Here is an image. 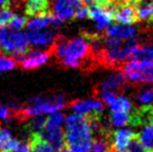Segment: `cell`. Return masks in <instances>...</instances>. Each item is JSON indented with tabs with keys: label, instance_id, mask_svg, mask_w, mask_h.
I'll return each instance as SVG.
<instances>
[{
	"label": "cell",
	"instance_id": "6da1fadb",
	"mask_svg": "<svg viewBox=\"0 0 153 152\" xmlns=\"http://www.w3.org/2000/svg\"><path fill=\"white\" fill-rule=\"evenodd\" d=\"M51 55L64 67L79 68L88 62L95 63L90 39L88 36H78L72 39L57 37L51 45Z\"/></svg>",
	"mask_w": 153,
	"mask_h": 152
},
{
	"label": "cell",
	"instance_id": "7a4b0ae2",
	"mask_svg": "<svg viewBox=\"0 0 153 152\" xmlns=\"http://www.w3.org/2000/svg\"><path fill=\"white\" fill-rule=\"evenodd\" d=\"M65 144L73 152H89L94 131L90 119L72 114L65 118Z\"/></svg>",
	"mask_w": 153,
	"mask_h": 152
},
{
	"label": "cell",
	"instance_id": "3957f363",
	"mask_svg": "<svg viewBox=\"0 0 153 152\" xmlns=\"http://www.w3.org/2000/svg\"><path fill=\"white\" fill-rule=\"evenodd\" d=\"M66 106V99L62 94L43 97L36 96L28 100L27 105L17 115L23 119L33 118L36 116L51 115L59 112Z\"/></svg>",
	"mask_w": 153,
	"mask_h": 152
},
{
	"label": "cell",
	"instance_id": "277c9868",
	"mask_svg": "<svg viewBox=\"0 0 153 152\" xmlns=\"http://www.w3.org/2000/svg\"><path fill=\"white\" fill-rule=\"evenodd\" d=\"M121 68L126 80L133 85L153 83V59H130Z\"/></svg>",
	"mask_w": 153,
	"mask_h": 152
},
{
	"label": "cell",
	"instance_id": "5b68a950",
	"mask_svg": "<svg viewBox=\"0 0 153 152\" xmlns=\"http://www.w3.org/2000/svg\"><path fill=\"white\" fill-rule=\"evenodd\" d=\"M0 48L8 54L19 57L29 50L27 36L22 30H14L10 27H0Z\"/></svg>",
	"mask_w": 153,
	"mask_h": 152
},
{
	"label": "cell",
	"instance_id": "8992f818",
	"mask_svg": "<svg viewBox=\"0 0 153 152\" xmlns=\"http://www.w3.org/2000/svg\"><path fill=\"white\" fill-rule=\"evenodd\" d=\"M70 108L74 112V114L87 118H98L102 117L104 106L102 101L99 99L90 98V99L74 100L71 102Z\"/></svg>",
	"mask_w": 153,
	"mask_h": 152
},
{
	"label": "cell",
	"instance_id": "52a82bcc",
	"mask_svg": "<svg viewBox=\"0 0 153 152\" xmlns=\"http://www.w3.org/2000/svg\"><path fill=\"white\" fill-rule=\"evenodd\" d=\"M88 18H90L95 23V30L98 33L105 30L111 25L113 21V13L108 5L92 3L91 6H89Z\"/></svg>",
	"mask_w": 153,
	"mask_h": 152
},
{
	"label": "cell",
	"instance_id": "ba28073f",
	"mask_svg": "<svg viewBox=\"0 0 153 152\" xmlns=\"http://www.w3.org/2000/svg\"><path fill=\"white\" fill-rule=\"evenodd\" d=\"M109 7L113 13V20H116L119 24L132 25L137 21L134 6L131 0H126L120 3L111 2Z\"/></svg>",
	"mask_w": 153,
	"mask_h": 152
},
{
	"label": "cell",
	"instance_id": "9c48e42d",
	"mask_svg": "<svg viewBox=\"0 0 153 152\" xmlns=\"http://www.w3.org/2000/svg\"><path fill=\"white\" fill-rule=\"evenodd\" d=\"M50 51L45 50H31L27 51L23 55L16 57V62L19 63L20 67L24 70H34L36 68L41 67L44 64L48 62L50 59Z\"/></svg>",
	"mask_w": 153,
	"mask_h": 152
},
{
	"label": "cell",
	"instance_id": "30bf717a",
	"mask_svg": "<svg viewBox=\"0 0 153 152\" xmlns=\"http://www.w3.org/2000/svg\"><path fill=\"white\" fill-rule=\"evenodd\" d=\"M80 4V0H53L51 15L61 22L68 21L75 18V13Z\"/></svg>",
	"mask_w": 153,
	"mask_h": 152
},
{
	"label": "cell",
	"instance_id": "8fae6325",
	"mask_svg": "<svg viewBox=\"0 0 153 152\" xmlns=\"http://www.w3.org/2000/svg\"><path fill=\"white\" fill-rule=\"evenodd\" d=\"M102 101L111 108V113H131L132 104L127 97L113 92H99Z\"/></svg>",
	"mask_w": 153,
	"mask_h": 152
},
{
	"label": "cell",
	"instance_id": "7c38bea8",
	"mask_svg": "<svg viewBox=\"0 0 153 152\" xmlns=\"http://www.w3.org/2000/svg\"><path fill=\"white\" fill-rule=\"evenodd\" d=\"M135 138L132 129L121 128L111 136V152H127L131 141Z\"/></svg>",
	"mask_w": 153,
	"mask_h": 152
},
{
	"label": "cell",
	"instance_id": "4fadbf2b",
	"mask_svg": "<svg viewBox=\"0 0 153 152\" xmlns=\"http://www.w3.org/2000/svg\"><path fill=\"white\" fill-rule=\"evenodd\" d=\"M26 36L29 44L38 47H46L52 45V43L57 38L55 31L48 28L42 30H28Z\"/></svg>",
	"mask_w": 153,
	"mask_h": 152
},
{
	"label": "cell",
	"instance_id": "5bb4252c",
	"mask_svg": "<svg viewBox=\"0 0 153 152\" xmlns=\"http://www.w3.org/2000/svg\"><path fill=\"white\" fill-rule=\"evenodd\" d=\"M126 85V78L120 72H115L107 76L104 80H102L99 83L97 87V93L99 92H113L118 93L121 91Z\"/></svg>",
	"mask_w": 153,
	"mask_h": 152
},
{
	"label": "cell",
	"instance_id": "9a60e30c",
	"mask_svg": "<svg viewBox=\"0 0 153 152\" xmlns=\"http://www.w3.org/2000/svg\"><path fill=\"white\" fill-rule=\"evenodd\" d=\"M61 23V21L57 20L53 15L47 13V14L31 17L29 20H27L26 26L28 30H42V29L48 28L49 26H57Z\"/></svg>",
	"mask_w": 153,
	"mask_h": 152
},
{
	"label": "cell",
	"instance_id": "2e32d148",
	"mask_svg": "<svg viewBox=\"0 0 153 152\" xmlns=\"http://www.w3.org/2000/svg\"><path fill=\"white\" fill-rule=\"evenodd\" d=\"M137 30L135 27L131 25H123V24H114L106 28L105 36L117 38L122 41H130L135 40Z\"/></svg>",
	"mask_w": 153,
	"mask_h": 152
},
{
	"label": "cell",
	"instance_id": "e0dca14e",
	"mask_svg": "<svg viewBox=\"0 0 153 152\" xmlns=\"http://www.w3.org/2000/svg\"><path fill=\"white\" fill-rule=\"evenodd\" d=\"M137 141L147 152H153V119L145 122L140 127Z\"/></svg>",
	"mask_w": 153,
	"mask_h": 152
},
{
	"label": "cell",
	"instance_id": "ac0fdd59",
	"mask_svg": "<svg viewBox=\"0 0 153 152\" xmlns=\"http://www.w3.org/2000/svg\"><path fill=\"white\" fill-rule=\"evenodd\" d=\"M40 136L53 147L55 151H62L65 148V136L62 128L59 129H44Z\"/></svg>",
	"mask_w": 153,
	"mask_h": 152
},
{
	"label": "cell",
	"instance_id": "d6986e66",
	"mask_svg": "<svg viewBox=\"0 0 153 152\" xmlns=\"http://www.w3.org/2000/svg\"><path fill=\"white\" fill-rule=\"evenodd\" d=\"M111 147L109 130H103L94 136L89 152H111Z\"/></svg>",
	"mask_w": 153,
	"mask_h": 152
},
{
	"label": "cell",
	"instance_id": "ffe728a7",
	"mask_svg": "<svg viewBox=\"0 0 153 152\" xmlns=\"http://www.w3.org/2000/svg\"><path fill=\"white\" fill-rule=\"evenodd\" d=\"M48 10L49 0H26L25 3V13L29 17L47 14Z\"/></svg>",
	"mask_w": 153,
	"mask_h": 152
},
{
	"label": "cell",
	"instance_id": "44dd1931",
	"mask_svg": "<svg viewBox=\"0 0 153 152\" xmlns=\"http://www.w3.org/2000/svg\"><path fill=\"white\" fill-rule=\"evenodd\" d=\"M29 146L30 152H55L53 147L48 142H46L40 136V133H31Z\"/></svg>",
	"mask_w": 153,
	"mask_h": 152
},
{
	"label": "cell",
	"instance_id": "7402d4cb",
	"mask_svg": "<svg viewBox=\"0 0 153 152\" xmlns=\"http://www.w3.org/2000/svg\"><path fill=\"white\" fill-rule=\"evenodd\" d=\"M137 59H153V45L137 44L133 48L132 57Z\"/></svg>",
	"mask_w": 153,
	"mask_h": 152
},
{
	"label": "cell",
	"instance_id": "603a6c76",
	"mask_svg": "<svg viewBox=\"0 0 153 152\" xmlns=\"http://www.w3.org/2000/svg\"><path fill=\"white\" fill-rule=\"evenodd\" d=\"M135 101L141 106H149L153 104V89L146 87L142 89L135 94Z\"/></svg>",
	"mask_w": 153,
	"mask_h": 152
},
{
	"label": "cell",
	"instance_id": "cb8c5ba5",
	"mask_svg": "<svg viewBox=\"0 0 153 152\" xmlns=\"http://www.w3.org/2000/svg\"><path fill=\"white\" fill-rule=\"evenodd\" d=\"M65 117L62 113H54L46 118V125L44 129H59L64 125Z\"/></svg>",
	"mask_w": 153,
	"mask_h": 152
},
{
	"label": "cell",
	"instance_id": "d4e9b609",
	"mask_svg": "<svg viewBox=\"0 0 153 152\" xmlns=\"http://www.w3.org/2000/svg\"><path fill=\"white\" fill-rule=\"evenodd\" d=\"M131 113H111V123L116 127H123L129 123Z\"/></svg>",
	"mask_w": 153,
	"mask_h": 152
},
{
	"label": "cell",
	"instance_id": "484cf974",
	"mask_svg": "<svg viewBox=\"0 0 153 152\" xmlns=\"http://www.w3.org/2000/svg\"><path fill=\"white\" fill-rule=\"evenodd\" d=\"M45 125H46V118L44 116H36L31 118L29 129L32 131L31 133H41L44 130Z\"/></svg>",
	"mask_w": 153,
	"mask_h": 152
},
{
	"label": "cell",
	"instance_id": "4316f807",
	"mask_svg": "<svg viewBox=\"0 0 153 152\" xmlns=\"http://www.w3.org/2000/svg\"><path fill=\"white\" fill-rule=\"evenodd\" d=\"M16 66V59L6 54H3V53H0V74L13 70Z\"/></svg>",
	"mask_w": 153,
	"mask_h": 152
},
{
	"label": "cell",
	"instance_id": "83f0119b",
	"mask_svg": "<svg viewBox=\"0 0 153 152\" xmlns=\"http://www.w3.org/2000/svg\"><path fill=\"white\" fill-rule=\"evenodd\" d=\"M18 114L17 110L12 105H5L0 103V120L3 122H8L14 116Z\"/></svg>",
	"mask_w": 153,
	"mask_h": 152
},
{
	"label": "cell",
	"instance_id": "f1b7e54d",
	"mask_svg": "<svg viewBox=\"0 0 153 152\" xmlns=\"http://www.w3.org/2000/svg\"><path fill=\"white\" fill-rule=\"evenodd\" d=\"M26 22L27 20L25 17L19 16V15H14L12 17V19H10L8 25H10V28L14 29V30H21L26 25Z\"/></svg>",
	"mask_w": 153,
	"mask_h": 152
},
{
	"label": "cell",
	"instance_id": "f546056e",
	"mask_svg": "<svg viewBox=\"0 0 153 152\" xmlns=\"http://www.w3.org/2000/svg\"><path fill=\"white\" fill-rule=\"evenodd\" d=\"M14 16V13L10 8L2 7L0 8V27L6 26L10 23L12 17Z\"/></svg>",
	"mask_w": 153,
	"mask_h": 152
},
{
	"label": "cell",
	"instance_id": "4dcf8cb0",
	"mask_svg": "<svg viewBox=\"0 0 153 152\" xmlns=\"http://www.w3.org/2000/svg\"><path fill=\"white\" fill-rule=\"evenodd\" d=\"M127 152H147L144 149V147L141 145V143L137 141V138H134L132 141H131L130 145L128 147V150Z\"/></svg>",
	"mask_w": 153,
	"mask_h": 152
},
{
	"label": "cell",
	"instance_id": "1f68e13d",
	"mask_svg": "<svg viewBox=\"0 0 153 152\" xmlns=\"http://www.w3.org/2000/svg\"><path fill=\"white\" fill-rule=\"evenodd\" d=\"M10 152H30V146L29 143L27 142H20L19 141L18 144L16 145L14 149H12Z\"/></svg>",
	"mask_w": 153,
	"mask_h": 152
},
{
	"label": "cell",
	"instance_id": "d6a6232c",
	"mask_svg": "<svg viewBox=\"0 0 153 152\" xmlns=\"http://www.w3.org/2000/svg\"><path fill=\"white\" fill-rule=\"evenodd\" d=\"M88 12H89V7H88L87 5L80 4L79 7L77 8L76 13H75V18H77V19L88 18Z\"/></svg>",
	"mask_w": 153,
	"mask_h": 152
},
{
	"label": "cell",
	"instance_id": "836d02e7",
	"mask_svg": "<svg viewBox=\"0 0 153 152\" xmlns=\"http://www.w3.org/2000/svg\"><path fill=\"white\" fill-rule=\"evenodd\" d=\"M85 3H100L102 5H108L111 3L109 0H81Z\"/></svg>",
	"mask_w": 153,
	"mask_h": 152
},
{
	"label": "cell",
	"instance_id": "e575fe53",
	"mask_svg": "<svg viewBox=\"0 0 153 152\" xmlns=\"http://www.w3.org/2000/svg\"><path fill=\"white\" fill-rule=\"evenodd\" d=\"M10 3V0H0V8L7 7Z\"/></svg>",
	"mask_w": 153,
	"mask_h": 152
},
{
	"label": "cell",
	"instance_id": "d590c367",
	"mask_svg": "<svg viewBox=\"0 0 153 152\" xmlns=\"http://www.w3.org/2000/svg\"><path fill=\"white\" fill-rule=\"evenodd\" d=\"M109 1L113 2V3H120V2L126 1V0H109Z\"/></svg>",
	"mask_w": 153,
	"mask_h": 152
},
{
	"label": "cell",
	"instance_id": "8d00e7d4",
	"mask_svg": "<svg viewBox=\"0 0 153 152\" xmlns=\"http://www.w3.org/2000/svg\"><path fill=\"white\" fill-rule=\"evenodd\" d=\"M59 152H73V151H71L70 149H65V148H64L62 151H59Z\"/></svg>",
	"mask_w": 153,
	"mask_h": 152
},
{
	"label": "cell",
	"instance_id": "74e56055",
	"mask_svg": "<svg viewBox=\"0 0 153 152\" xmlns=\"http://www.w3.org/2000/svg\"><path fill=\"white\" fill-rule=\"evenodd\" d=\"M16 1H18V2H22V1H24V0H16Z\"/></svg>",
	"mask_w": 153,
	"mask_h": 152
},
{
	"label": "cell",
	"instance_id": "f35d334b",
	"mask_svg": "<svg viewBox=\"0 0 153 152\" xmlns=\"http://www.w3.org/2000/svg\"><path fill=\"white\" fill-rule=\"evenodd\" d=\"M151 20L153 21V15H152V18H151Z\"/></svg>",
	"mask_w": 153,
	"mask_h": 152
}]
</instances>
